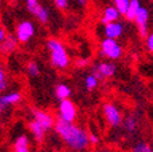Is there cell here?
<instances>
[{"label": "cell", "instance_id": "cell-1", "mask_svg": "<svg viewBox=\"0 0 153 152\" xmlns=\"http://www.w3.org/2000/svg\"><path fill=\"white\" fill-rule=\"evenodd\" d=\"M53 128L57 135L71 150L75 152H83L89 148V133L79 125L57 118Z\"/></svg>", "mask_w": 153, "mask_h": 152}, {"label": "cell", "instance_id": "cell-2", "mask_svg": "<svg viewBox=\"0 0 153 152\" xmlns=\"http://www.w3.org/2000/svg\"><path fill=\"white\" fill-rule=\"evenodd\" d=\"M46 46L50 51V61L51 65L57 69H66L69 66L71 59L66 46L59 39L51 38L46 42Z\"/></svg>", "mask_w": 153, "mask_h": 152}, {"label": "cell", "instance_id": "cell-3", "mask_svg": "<svg viewBox=\"0 0 153 152\" xmlns=\"http://www.w3.org/2000/svg\"><path fill=\"white\" fill-rule=\"evenodd\" d=\"M123 55V46L119 44L117 39H109V38H105L101 42V48H100V56L103 59H108L111 61L118 60Z\"/></svg>", "mask_w": 153, "mask_h": 152}, {"label": "cell", "instance_id": "cell-4", "mask_svg": "<svg viewBox=\"0 0 153 152\" xmlns=\"http://www.w3.org/2000/svg\"><path fill=\"white\" fill-rule=\"evenodd\" d=\"M102 112L106 122L112 127V128H118L122 124L123 121V115L118 106L113 102H106L102 106Z\"/></svg>", "mask_w": 153, "mask_h": 152}, {"label": "cell", "instance_id": "cell-5", "mask_svg": "<svg viewBox=\"0 0 153 152\" xmlns=\"http://www.w3.org/2000/svg\"><path fill=\"white\" fill-rule=\"evenodd\" d=\"M117 73V66L112 61H102L92 67V75H95L99 82L106 78H111Z\"/></svg>", "mask_w": 153, "mask_h": 152}, {"label": "cell", "instance_id": "cell-6", "mask_svg": "<svg viewBox=\"0 0 153 152\" xmlns=\"http://www.w3.org/2000/svg\"><path fill=\"white\" fill-rule=\"evenodd\" d=\"M62 121L73 123L76 119V106L69 99L61 100L59 105V117Z\"/></svg>", "mask_w": 153, "mask_h": 152}, {"label": "cell", "instance_id": "cell-7", "mask_svg": "<svg viewBox=\"0 0 153 152\" xmlns=\"http://www.w3.org/2000/svg\"><path fill=\"white\" fill-rule=\"evenodd\" d=\"M34 33H35V27L33 22L22 21L17 25L15 37L20 43H27L28 40H30V38L34 35Z\"/></svg>", "mask_w": 153, "mask_h": 152}, {"label": "cell", "instance_id": "cell-8", "mask_svg": "<svg viewBox=\"0 0 153 152\" xmlns=\"http://www.w3.org/2000/svg\"><path fill=\"white\" fill-rule=\"evenodd\" d=\"M148 20H149L148 9L145 7V6H141L139 9V11L136 12L134 21H135V23L137 26L140 37L143 38V39H145V38L147 37V34H148Z\"/></svg>", "mask_w": 153, "mask_h": 152}, {"label": "cell", "instance_id": "cell-9", "mask_svg": "<svg viewBox=\"0 0 153 152\" xmlns=\"http://www.w3.org/2000/svg\"><path fill=\"white\" fill-rule=\"evenodd\" d=\"M33 117H34V121H36L45 130H50L53 128L55 118L50 112H46L43 110H34Z\"/></svg>", "mask_w": 153, "mask_h": 152}, {"label": "cell", "instance_id": "cell-10", "mask_svg": "<svg viewBox=\"0 0 153 152\" xmlns=\"http://www.w3.org/2000/svg\"><path fill=\"white\" fill-rule=\"evenodd\" d=\"M103 34L106 38H109V39H118L120 38L124 33V25L119 21H114L107 25H103Z\"/></svg>", "mask_w": 153, "mask_h": 152}, {"label": "cell", "instance_id": "cell-11", "mask_svg": "<svg viewBox=\"0 0 153 152\" xmlns=\"http://www.w3.org/2000/svg\"><path fill=\"white\" fill-rule=\"evenodd\" d=\"M21 99H22V95L18 91H11L7 94L0 95V112L5 111L11 105L18 104L21 101Z\"/></svg>", "mask_w": 153, "mask_h": 152}, {"label": "cell", "instance_id": "cell-12", "mask_svg": "<svg viewBox=\"0 0 153 152\" xmlns=\"http://www.w3.org/2000/svg\"><path fill=\"white\" fill-rule=\"evenodd\" d=\"M119 17H120V13L118 12V10L116 7L114 6H107L102 12L101 22H102V25H107V23H111V22H114V21H118Z\"/></svg>", "mask_w": 153, "mask_h": 152}, {"label": "cell", "instance_id": "cell-13", "mask_svg": "<svg viewBox=\"0 0 153 152\" xmlns=\"http://www.w3.org/2000/svg\"><path fill=\"white\" fill-rule=\"evenodd\" d=\"M122 124L124 127V130L130 135L135 134V133L137 131V129H139V121H137L136 116H134V115H128L122 121Z\"/></svg>", "mask_w": 153, "mask_h": 152}, {"label": "cell", "instance_id": "cell-14", "mask_svg": "<svg viewBox=\"0 0 153 152\" xmlns=\"http://www.w3.org/2000/svg\"><path fill=\"white\" fill-rule=\"evenodd\" d=\"M17 43H18V40L16 39L15 35H11V34L10 35H6L5 40L0 43V52L5 54V55L10 54L11 51H13L16 49Z\"/></svg>", "mask_w": 153, "mask_h": 152}, {"label": "cell", "instance_id": "cell-15", "mask_svg": "<svg viewBox=\"0 0 153 152\" xmlns=\"http://www.w3.org/2000/svg\"><path fill=\"white\" fill-rule=\"evenodd\" d=\"M32 15H34L36 17V20L39 21L40 23H48L49 22V18H50V13H49V10L44 6H42L40 4L35 6L33 10L29 11Z\"/></svg>", "mask_w": 153, "mask_h": 152}, {"label": "cell", "instance_id": "cell-16", "mask_svg": "<svg viewBox=\"0 0 153 152\" xmlns=\"http://www.w3.org/2000/svg\"><path fill=\"white\" fill-rule=\"evenodd\" d=\"M28 128H29V130H30V133H32V135H33V138L36 140V141H42L43 139H44V136H45V129L38 123L36 121H32L29 124H28Z\"/></svg>", "mask_w": 153, "mask_h": 152}, {"label": "cell", "instance_id": "cell-17", "mask_svg": "<svg viewBox=\"0 0 153 152\" xmlns=\"http://www.w3.org/2000/svg\"><path fill=\"white\" fill-rule=\"evenodd\" d=\"M72 94V90H71V86L67 85L66 83H60L57 84L56 88H55V96L57 100H66V99H69Z\"/></svg>", "mask_w": 153, "mask_h": 152}, {"label": "cell", "instance_id": "cell-18", "mask_svg": "<svg viewBox=\"0 0 153 152\" xmlns=\"http://www.w3.org/2000/svg\"><path fill=\"white\" fill-rule=\"evenodd\" d=\"M13 152H29V139L27 135H20L15 140Z\"/></svg>", "mask_w": 153, "mask_h": 152}, {"label": "cell", "instance_id": "cell-19", "mask_svg": "<svg viewBox=\"0 0 153 152\" xmlns=\"http://www.w3.org/2000/svg\"><path fill=\"white\" fill-rule=\"evenodd\" d=\"M141 7V3H140V0H130V3H129V6L125 11V18L128 21L132 22L134 21V18H135V15L136 12L139 11V9Z\"/></svg>", "mask_w": 153, "mask_h": 152}, {"label": "cell", "instance_id": "cell-20", "mask_svg": "<svg viewBox=\"0 0 153 152\" xmlns=\"http://www.w3.org/2000/svg\"><path fill=\"white\" fill-rule=\"evenodd\" d=\"M99 79L95 77V75H92V74H89V75H86L85 77V80H84V84H85V86H86V89L89 90V91H92V90H95L97 88V85H99Z\"/></svg>", "mask_w": 153, "mask_h": 152}, {"label": "cell", "instance_id": "cell-21", "mask_svg": "<svg viewBox=\"0 0 153 152\" xmlns=\"http://www.w3.org/2000/svg\"><path fill=\"white\" fill-rule=\"evenodd\" d=\"M131 152H153V147L145 141H140L132 146Z\"/></svg>", "mask_w": 153, "mask_h": 152}, {"label": "cell", "instance_id": "cell-22", "mask_svg": "<svg viewBox=\"0 0 153 152\" xmlns=\"http://www.w3.org/2000/svg\"><path fill=\"white\" fill-rule=\"evenodd\" d=\"M129 3H130V0H113V6L118 10L120 16H124L129 6Z\"/></svg>", "mask_w": 153, "mask_h": 152}, {"label": "cell", "instance_id": "cell-23", "mask_svg": "<svg viewBox=\"0 0 153 152\" xmlns=\"http://www.w3.org/2000/svg\"><path fill=\"white\" fill-rule=\"evenodd\" d=\"M27 72L30 77H38V75L40 74V68H39V65L36 62H29L27 65Z\"/></svg>", "mask_w": 153, "mask_h": 152}, {"label": "cell", "instance_id": "cell-24", "mask_svg": "<svg viewBox=\"0 0 153 152\" xmlns=\"http://www.w3.org/2000/svg\"><path fill=\"white\" fill-rule=\"evenodd\" d=\"M7 88V82L5 79V73H4V69L0 65V91H4L5 89Z\"/></svg>", "mask_w": 153, "mask_h": 152}, {"label": "cell", "instance_id": "cell-25", "mask_svg": "<svg viewBox=\"0 0 153 152\" xmlns=\"http://www.w3.org/2000/svg\"><path fill=\"white\" fill-rule=\"evenodd\" d=\"M53 4L60 10H66L69 5V0H53Z\"/></svg>", "mask_w": 153, "mask_h": 152}, {"label": "cell", "instance_id": "cell-26", "mask_svg": "<svg viewBox=\"0 0 153 152\" xmlns=\"http://www.w3.org/2000/svg\"><path fill=\"white\" fill-rule=\"evenodd\" d=\"M145 39H146V46H147V49L153 54V32L149 33V34H147V37L145 38Z\"/></svg>", "mask_w": 153, "mask_h": 152}, {"label": "cell", "instance_id": "cell-27", "mask_svg": "<svg viewBox=\"0 0 153 152\" xmlns=\"http://www.w3.org/2000/svg\"><path fill=\"white\" fill-rule=\"evenodd\" d=\"M100 142V138L97 134H94V133H90L89 134V144L90 145H97Z\"/></svg>", "mask_w": 153, "mask_h": 152}, {"label": "cell", "instance_id": "cell-28", "mask_svg": "<svg viewBox=\"0 0 153 152\" xmlns=\"http://www.w3.org/2000/svg\"><path fill=\"white\" fill-rule=\"evenodd\" d=\"M89 65V60L88 59H83V57H80V59H78L75 61V66L78 67V68H84L85 66H88Z\"/></svg>", "mask_w": 153, "mask_h": 152}, {"label": "cell", "instance_id": "cell-29", "mask_svg": "<svg viewBox=\"0 0 153 152\" xmlns=\"http://www.w3.org/2000/svg\"><path fill=\"white\" fill-rule=\"evenodd\" d=\"M26 4H27V7L28 10H33L35 6L39 5V3H38V0H26Z\"/></svg>", "mask_w": 153, "mask_h": 152}, {"label": "cell", "instance_id": "cell-30", "mask_svg": "<svg viewBox=\"0 0 153 152\" xmlns=\"http://www.w3.org/2000/svg\"><path fill=\"white\" fill-rule=\"evenodd\" d=\"M5 38H6V32L4 31V28L0 27V43L4 42V40H5Z\"/></svg>", "mask_w": 153, "mask_h": 152}, {"label": "cell", "instance_id": "cell-31", "mask_svg": "<svg viewBox=\"0 0 153 152\" xmlns=\"http://www.w3.org/2000/svg\"><path fill=\"white\" fill-rule=\"evenodd\" d=\"M76 4H78L80 7H85L88 5V0H76Z\"/></svg>", "mask_w": 153, "mask_h": 152}, {"label": "cell", "instance_id": "cell-32", "mask_svg": "<svg viewBox=\"0 0 153 152\" xmlns=\"http://www.w3.org/2000/svg\"><path fill=\"white\" fill-rule=\"evenodd\" d=\"M0 7H1V0H0Z\"/></svg>", "mask_w": 153, "mask_h": 152}, {"label": "cell", "instance_id": "cell-33", "mask_svg": "<svg viewBox=\"0 0 153 152\" xmlns=\"http://www.w3.org/2000/svg\"><path fill=\"white\" fill-rule=\"evenodd\" d=\"M83 152H84V151H83Z\"/></svg>", "mask_w": 153, "mask_h": 152}]
</instances>
